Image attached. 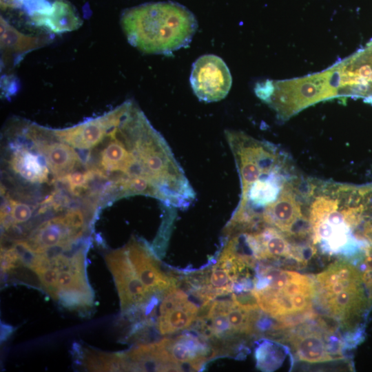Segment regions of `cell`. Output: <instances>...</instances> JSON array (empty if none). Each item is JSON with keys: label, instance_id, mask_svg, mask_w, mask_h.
<instances>
[{"label": "cell", "instance_id": "18", "mask_svg": "<svg viewBox=\"0 0 372 372\" xmlns=\"http://www.w3.org/2000/svg\"><path fill=\"white\" fill-rule=\"evenodd\" d=\"M11 169L23 180L30 183H42L48 178V167L40 153H34L25 147H18L9 160Z\"/></svg>", "mask_w": 372, "mask_h": 372}, {"label": "cell", "instance_id": "1", "mask_svg": "<svg viewBox=\"0 0 372 372\" xmlns=\"http://www.w3.org/2000/svg\"><path fill=\"white\" fill-rule=\"evenodd\" d=\"M121 25L128 42L139 51L169 54L190 43L198 22L185 6L167 1L146 3L125 10Z\"/></svg>", "mask_w": 372, "mask_h": 372}, {"label": "cell", "instance_id": "12", "mask_svg": "<svg viewBox=\"0 0 372 372\" xmlns=\"http://www.w3.org/2000/svg\"><path fill=\"white\" fill-rule=\"evenodd\" d=\"M199 311L187 293L176 286L165 291L159 307L157 328L162 335L189 329L195 323Z\"/></svg>", "mask_w": 372, "mask_h": 372}, {"label": "cell", "instance_id": "16", "mask_svg": "<svg viewBox=\"0 0 372 372\" xmlns=\"http://www.w3.org/2000/svg\"><path fill=\"white\" fill-rule=\"evenodd\" d=\"M51 39L47 35L25 34L11 25L2 16L0 19V44L3 58H11L18 63L27 53L42 48Z\"/></svg>", "mask_w": 372, "mask_h": 372}, {"label": "cell", "instance_id": "5", "mask_svg": "<svg viewBox=\"0 0 372 372\" xmlns=\"http://www.w3.org/2000/svg\"><path fill=\"white\" fill-rule=\"evenodd\" d=\"M85 229L82 211L71 209L64 215L44 221L25 240L17 242L34 254L52 255L70 250Z\"/></svg>", "mask_w": 372, "mask_h": 372}, {"label": "cell", "instance_id": "19", "mask_svg": "<svg viewBox=\"0 0 372 372\" xmlns=\"http://www.w3.org/2000/svg\"><path fill=\"white\" fill-rule=\"evenodd\" d=\"M82 362L90 371H123V360L121 353H110L92 349L82 351Z\"/></svg>", "mask_w": 372, "mask_h": 372}, {"label": "cell", "instance_id": "13", "mask_svg": "<svg viewBox=\"0 0 372 372\" xmlns=\"http://www.w3.org/2000/svg\"><path fill=\"white\" fill-rule=\"evenodd\" d=\"M125 247L138 277L152 294L165 292L176 286V279L162 270L147 242L133 237Z\"/></svg>", "mask_w": 372, "mask_h": 372}, {"label": "cell", "instance_id": "8", "mask_svg": "<svg viewBox=\"0 0 372 372\" xmlns=\"http://www.w3.org/2000/svg\"><path fill=\"white\" fill-rule=\"evenodd\" d=\"M105 261L116 286L123 313L130 312L149 302L152 294L138 277L125 247L108 253Z\"/></svg>", "mask_w": 372, "mask_h": 372}, {"label": "cell", "instance_id": "10", "mask_svg": "<svg viewBox=\"0 0 372 372\" xmlns=\"http://www.w3.org/2000/svg\"><path fill=\"white\" fill-rule=\"evenodd\" d=\"M125 109V102L109 112L64 129L50 130L52 136L70 146L87 149L94 147L108 136L119 122Z\"/></svg>", "mask_w": 372, "mask_h": 372}, {"label": "cell", "instance_id": "2", "mask_svg": "<svg viewBox=\"0 0 372 372\" xmlns=\"http://www.w3.org/2000/svg\"><path fill=\"white\" fill-rule=\"evenodd\" d=\"M251 293L264 313L282 321L309 313L316 287L315 281L307 275L266 267L257 271Z\"/></svg>", "mask_w": 372, "mask_h": 372}, {"label": "cell", "instance_id": "15", "mask_svg": "<svg viewBox=\"0 0 372 372\" xmlns=\"http://www.w3.org/2000/svg\"><path fill=\"white\" fill-rule=\"evenodd\" d=\"M28 135L34 141L37 149L44 157L56 179L61 180L80 167L81 161L73 147L57 139V141L52 142L41 141L34 125L29 127Z\"/></svg>", "mask_w": 372, "mask_h": 372}, {"label": "cell", "instance_id": "21", "mask_svg": "<svg viewBox=\"0 0 372 372\" xmlns=\"http://www.w3.org/2000/svg\"><path fill=\"white\" fill-rule=\"evenodd\" d=\"M95 174L96 172L93 169H89L87 172L76 170L66 175L61 180H64L71 192L75 193L80 189L85 188Z\"/></svg>", "mask_w": 372, "mask_h": 372}, {"label": "cell", "instance_id": "11", "mask_svg": "<svg viewBox=\"0 0 372 372\" xmlns=\"http://www.w3.org/2000/svg\"><path fill=\"white\" fill-rule=\"evenodd\" d=\"M202 335L184 333L175 338H163L162 346L170 362L180 371H199L207 362L216 357L211 344Z\"/></svg>", "mask_w": 372, "mask_h": 372}, {"label": "cell", "instance_id": "20", "mask_svg": "<svg viewBox=\"0 0 372 372\" xmlns=\"http://www.w3.org/2000/svg\"><path fill=\"white\" fill-rule=\"evenodd\" d=\"M286 348L277 342L263 340L255 350L257 367L263 371L277 369L286 356Z\"/></svg>", "mask_w": 372, "mask_h": 372}, {"label": "cell", "instance_id": "9", "mask_svg": "<svg viewBox=\"0 0 372 372\" xmlns=\"http://www.w3.org/2000/svg\"><path fill=\"white\" fill-rule=\"evenodd\" d=\"M322 327L305 324L289 333L288 341L298 360L313 364L341 358L340 349L333 346L329 331Z\"/></svg>", "mask_w": 372, "mask_h": 372}, {"label": "cell", "instance_id": "22", "mask_svg": "<svg viewBox=\"0 0 372 372\" xmlns=\"http://www.w3.org/2000/svg\"><path fill=\"white\" fill-rule=\"evenodd\" d=\"M19 8L31 16L35 13L45 11L49 9L51 4L48 0H16Z\"/></svg>", "mask_w": 372, "mask_h": 372}, {"label": "cell", "instance_id": "17", "mask_svg": "<svg viewBox=\"0 0 372 372\" xmlns=\"http://www.w3.org/2000/svg\"><path fill=\"white\" fill-rule=\"evenodd\" d=\"M30 17L35 25L56 34L76 30L83 23L75 8L66 0H54L49 9Z\"/></svg>", "mask_w": 372, "mask_h": 372}, {"label": "cell", "instance_id": "4", "mask_svg": "<svg viewBox=\"0 0 372 372\" xmlns=\"http://www.w3.org/2000/svg\"><path fill=\"white\" fill-rule=\"evenodd\" d=\"M254 91L280 121H287L316 103L337 98L329 68L300 78L260 81Z\"/></svg>", "mask_w": 372, "mask_h": 372}, {"label": "cell", "instance_id": "7", "mask_svg": "<svg viewBox=\"0 0 372 372\" xmlns=\"http://www.w3.org/2000/svg\"><path fill=\"white\" fill-rule=\"evenodd\" d=\"M190 84L194 94L202 101H220L228 94L232 78L225 62L214 54H204L192 64Z\"/></svg>", "mask_w": 372, "mask_h": 372}, {"label": "cell", "instance_id": "6", "mask_svg": "<svg viewBox=\"0 0 372 372\" xmlns=\"http://www.w3.org/2000/svg\"><path fill=\"white\" fill-rule=\"evenodd\" d=\"M300 200L295 176L285 183L277 200L263 211L262 224L273 227L288 236L309 234L308 219L302 214Z\"/></svg>", "mask_w": 372, "mask_h": 372}, {"label": "cell", "instance_id": "14", "mask_svg": "<svg viewBox=\"0 0 372 372\" xmlns=\"http://www.w3.org/2000/svg\"><path fill=\"white\" fill-rule=\"evenodd\" d=\"M342 70L350 96L372 103V45L342 60Z\"/></svg>", "mask_w": 372, "mask_h": 372}, {"label": "cell", "instance_id": "3", "mask_svg": "<svg viewBox=\"0 0 372 372\" xmlns=\"http://www.w3.org/2000/svg\"><path fill=\"white\" fill-rule=\"evenodd\" d=\"M319 301L331 317L347 329H355L369 305L361 270L346 260H337L316 278Z\"/></svg>", "mask_w": 372, "mask_h": 372}]
</instances>
